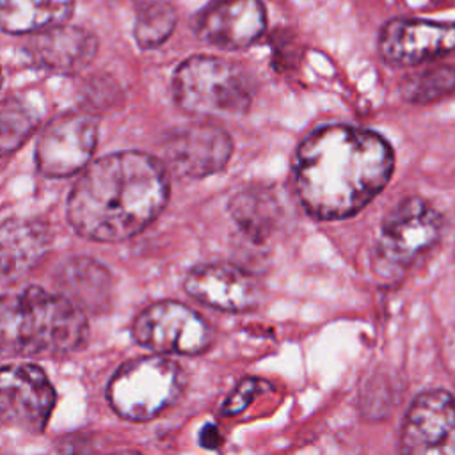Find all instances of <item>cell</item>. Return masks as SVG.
Returning <instances> with one entry per match:
<instances>
[{"mask_svg":"<svg viewBox=\"0 0 455 455\" xmlns=\"http://www.w3.org/2000/svg\"><path fill=\"white\" fill-rule=\"evenodd\" d=\"M393 149L371 130L332 124L297 149L295 188L309 215L334 220L355 215L387 185Z\"/></svg>","mask_w":455,"mask_h":455,"instance_id":"cell-1","label":"cell"},{"mask_svg":"<svg viewBox=\"0 0 455 455\" xmlns=\"http://www.w3.org/2000/svg\"><path fill=\"white\" fill-rule=\"evenodd\" d=\"M169 183L164 165L139 151L107 155L87 165L68 199L75 231L96 242L126 240L164 210Z\"/></svg>","mask_w":455,"mask_h":455,"instance_id":"cell-2","label":"cell"},{"mask_svg":"<svg viewBox=\"0 0 455 455\" xmlns=\"http://www.w3.org/2000/svg\"><path fill=\"white\" fill-rule=\"evenodd\" d=\"M85 339V315L64 295L37 286L0 295V350L64 355L84 347Z\"/></svg>","mask_w":455,"mask_h":455,"instance_id":"cell-3","label":"cell"},{"mask_svg":"<svg viewBox=\"0 0 455 455\" xmlns=\"http://www.w3.org/2000/svg\"><path fill=\"white\" fill-rule=\"evenodd\" d=\"M176 103L199 117H236L247 114L252 89L245 71L224 59L194 55L174 71Z\"/></svg>","mask_w":455,"mask_h":455,"instance_id":"cell-4","label":"cell"},{"mask_svg":"<svg viewBox=\"0 0 455 455\" xmlns=\"http://www.w3.org/2000/svg\"><path fill=\"white\" fill-rule=\"evenodd\" d=\"M185 373L164 355H148L123 364L107 387L112 409L124 419L148 421L171 407L183 393Z\"/></svg>","mask_w":455,"mask_h":455,"instance_id":"cell-5","label":"cell"},{"mask_svg":"<svg viewBox=\"0 0 455 455\" xmlns=\"http://www.w3.org/2000/svg\"><path fill=\"white\" fill-rule=\"evenodd\" d=\"M441 215L421 197H407L384 219L377 258L387 268H403L427 252L441 235Z\"/></svg>","mask_w":455,"mask_h":455,"instance_id":"cell-6","label":"cell"},{"mask_svg":"<svg viewBox=\"0 0 455 455\" xmlns=\"http://www.w3.org/2000/svg\"><path fill=\"white\" fill-rule=\"evenodd\" d=\"M132 331L139 345L158 354L196 355L204 352L213 339L203 316L172 300L148 306L135 318Z\"/></svg>","mask_w":455,"mask_h":455,"instance_id":"cell-7","label":"cell"},{"mask_svg":"<svg viewBox=\"0 0 455 455\" xmlns=\"http://www.w3.org/2000/svg\"><path fill=\"white\" fill-rule=\"evenodd\" d=\"M55 400V389L39 366L16 363L0 368V423L43 432Z\"/></svg>","mask_w":455,"mask_h":455,"instance_id":"cell-8","label":"cell"},{"mask_svg":"<svg viewBox=\"0 0 455 455\" xmlns=\"http://www.w3.org/2000/svg\"><path fill=\"white\" fill-rule=\"evenodd\" d=\"M98 142V121L87 112L53 117L37 140L36 162L48 178H66L87 165Z\"/></svg>","mask_w":455,"mask_h":455,"instance_id":"cell-9","label":"cell"},{"mask_svg":"<svg viewBox=\"0 0 455 455\" xmlns=\"http://www.w3.org/2000/svg\"><path fill=\"white\" fill-rule=\"evenodd\" d=\"M233 153L229 133L213 123H196L171 132L164 142V160L180 178L201 180L226 167Z\"/></svg>","mask_w":455,"mask_h":455,"instance_id":"cell-10","label":"cell"},{"mask_svg":"<svg viewBox=\"0 0 455 455\" xmlns=\"http://www.w3.org/2000/svg\"><path fill=\"white\" fill-rule=\"evenodd\" d=\"M402 455H455V400L443 389L414 398L402 427Z\"/></svg>","mask_w":455,"mask_h":455,"instance_id":"cell-11","label":"cell"},{"mask_svg":"<svg viewBox=\"0 0 455 455\" xmlns=\"http://www.w3.org/2000/svg\"><path fill=\"white\" fill-rule=\"evenodd\" d=\"M455 50V23L398 18L379 36L382 59L395 66H412L439 59Z\"/></svg>","mask_w":455,"mask_h":455,"instance_id":"cell-12","label":"cell"},{"mask_svg":"<svg viewBox=\"0 0 455 455\" xmlns=\"http://www.w3.org/2000/svg\"><path fill=\"white\" fill-rule=\"evenodd\" d=\"M185 290L196 300L229 313L254 309L261 300L258 281L243 268L229 263H206L192 268Z\"/></svg>","mask_w":455,"mask_h":455,"instance_id":"cell-13","label":"cell"},{"mask_svg":"<svg viewBox=\"0 0 455 455\" xmlns=\"http://www.w3.org/2000/svg\"><path fill=\"white\" fill-rule=\"evenodd\" d=\"M267 27L259 0H215L196 21L197 36L224 50H242L259 39Z\"/></svg>","mask_w":455,"mask_h":455,"instance_id":"cell-14","label":"cell"},{"mask_svg":"<svg viewBox=\"0 0 455 455\" xmlns=\"http://www.w3.org/2000/svg\"><path fill=\"white\" fill-rule=\"evenodd\" d=\"M52 235L32 219H7L0 224V281L16 283L48 254Z\"/></svg>","mask_w":455,"mask_h":455,"instance_id":"cell-15","label":"cell"},{"mask_svg":"<svg viewBox=\"0 0 455 455\" xmlns=\"http://www.w3.org/2000/svg\"><path fill=\"white\" fill-rule=\"evenodd\" d=\"M96 37L73 25H57L39 32L30 43V55L39 66L57 73H76L96 55Z\"/></svg>","mask_w":455,"mask_h":455,"instance_id":"cell-16","label":"cell"},{"mask_svg":"<svg viewBox=\"0 0 455 455\" xmlns=\"http://www.w3.org/2000/svg\"><path fill=\"white\" fill-rule=\"evenodd\" d=\"M229 213L247 238L261 243L277 229L283 210L270 188L251 185L231 197Z\"/></svg>","mask_w":455,"mask_h":455,"instance_id":"cell-17","label":"cell"},{"mask_svg":"<svg viewBox=\"0 0 455 455\" xmlns=\"http://www.w3.org/2000/svg\"><path fill=\"white\" fill-rule=\"evenodd\" d=\"M73 11V0H0V30L32 34L62 25Z\"/></svg>","mask_w":455,"mask_h":455,"instance_id":"cell-18","label":"cell"},{"mask_svg":"<svg viewBox=\"0 0 455 455\" xmlns=\"http://www.w3.org/2000/svg\"><path fill=\"white\" fill-rule=\"evenodd\" d=\"M59 284L68 300L78 306L98 311L110 293V275L103 265L89 258L69 259L59 272Z\"/></svg>","mask_w":455,"mask_h":455,"instance_id":"cell-19","label":"cell"},{"mask_svg":"<svg viewBox=\"0 0 455 455\" xmlns=\"http://www.w3.org/2000/svg\"><path fill=\"white\" fill-rule=\"evenodd\" d=\"M36 110L20 98H7L0 103V156L14 153L36 130Z\"/></svg>","mask_w":455,"mask_h":455,"instance_id":"cell-20","label":"cell"},{"mask_svg":"<svg viewBox=\"0 0 455 455\" xmlns=\"http://www.w3.org/2000/svg\"><path fill=\"white\" fill-rule=\"evenodd\" d=\"M455 89V68L435 66L425 71L403 76L400 82V96L416 105H425L448 96Z\"/></svg>","mask_w":455,"mask_h":455,"instance_id":"cell-21","label":"cell"},{"mask_svg":"<svg viewBox=\"0 0 455 455\" xmlns=\"http://www.w3.org/2000/svg\"><path fill=\"white\" fill-rule=\"evenodd\" d=\"M176 27V11L165 2L144 5L135 18V41L140 48L151 50L160 46Z\"/></svg>","mask_w":455,"mask_h":455,"instance_id":"cell-22","label":"cell"},{"mask_svg":"<svg viewBox=\"0 0 455 455\" xmlns=\"http://www.w3.org/2000/svg\"><path fill=\"white\" fill-rule=\"evenodd\" d=\"M270 386L268 382L261 380V379H256V377H247L243 379L242 382H238V386L235 387V391L228 396V400L224 402L222 405V414L224 416H235V414H240L249 403L251 400L263 393V391H268Z\"/></svg>","mask_w":455,"mask_h":455,"instance_id":"cell-23","label":"cell"},{"mask_svg":"<svg viewBox=\"0 0 455 455\" xmlns=\"http://www.w3.org/2000/svg\"><path fill=\"white\" fill-rule=\"evenodd\" d=\"M220 443V435L217 434L213 425H206L201 432V444L206 448H215Z\"/></svg>","mask_w":455,"mask_h":455,"instance_id":"cell-24","label":"cell"},{"mask_svg":"<svg viewBox=\"0 0 455 455\" xmlns=\"http://www.w3.org/2000/svg\"><path fill=\"white\" fill-rule=\"evenodd\" d=\"M108 455H142V453L133 451V450H121V451H114V453H108Z\"/></svg>","mask_w":455,"mask_h":455,"instance_id":"cell-25","label":"cell"},{"mask_svg":"<svg viewBox=\"0 0 455 455\" xmlns=\"http://www.w3.org/2000/svg\"><path fill=\"white\" fill-rule=\"evenodd\" d=\"M0 85H2V73H0Z\"/></svg>","mask_w":455,"mask_h":455,"instance_id":"cell-26","label":"cell"}]
</instances>
